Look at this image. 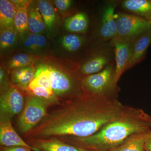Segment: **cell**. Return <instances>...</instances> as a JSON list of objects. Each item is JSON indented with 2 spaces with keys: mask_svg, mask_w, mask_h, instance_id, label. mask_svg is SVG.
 Instances as JSON below:
<instances>
[{
  "mask_svg": "<svg viewBox=\"0 0 151 151\" xmlns=\"http://www.w3.org/2000/svg\"><path fill=\"white\" fill-rule=\"evenodd\" d=\"M124 106L118 99L107 100L83 92L65 106L46 114L30 136L37 139L89 137L116 118Z\"/></svg>",
  "mask_w": 151,
  "mask_h": 151,
  "instance_id": "obj_1",
  "label": "cell"
},
{
  "mask_svg": "<svg viewBox=\"0 0 151 151\" xmlns=\"http://www.w3.org/2000/svg\"><path fill=\"white\" fill-rule=\"evenodd\" d=\"M151 131V116L140 108L125 105L116 118L94 134L69 137L66 143L89 151H110L134 134Z\"/></svg>",
  "mask_w": 151,
  "mask_h": 151,
  "instance_id": "obj_2",
  "label": "cell"
},
{
  "mask_svg": "<svg viewBox=\"0 0 151 151\" xmlns=\"http://www.w3.org/2000/svg\"><path fill=\"white\" fill-rule=\"evenodd\" d=\"M116 64L113 62L99 73L83 77V92L107 99H118L120 87L115 79Z\"/></svg>",
  "mask_w": 151,
  "mask_h": 151,
  "instance_id": "obj_3",
  "label": "cell"
},
{
  "mask_svg": "<svg viewBox=\"0 0 151 151\" xmlns=\"http://www.w3.org/2000/svg\"><path fill=\"white\" fill-rule=\"evenodd\" d=\"M115 19L116 35L114 40L135 41L151 29L150 21L133 14L120 13L115 14Z\"/></svg>",
  "mask_w": 151,
  "mask_h": 151,
  "instance_id": "obj_4",
  "label": "cell"
},
{
  "mask_svg": "<svg viewBox=\"0 0 151 151\" xmlns=\"http://www.w3.org/2000/svg\"><path fill=\"white\" fill-rule=\"evenodd\" d=\"M42 65L48 74L50 85L55 96L62 97L73 94L76 97L83 92V77L79 75V73L69 76L51 65Z\"/></svg>",
  "mask_w": 151,
  "mask_h": 151,
  "instance_id": "obj_5",
  "label": "cell"
},
{
  "mask_svg": "<svg viewBox=\"0 0 151 151\" xmlns=\"http://www.w3.org/2000/svg\"><path fill=\"white\" fill-rule=\"evenodd\" d=\"M50 102L35 96L28 98L25 106L18 119L19 130L23 134L31 131L46 116Z\"/></svg>",
  "mask_w": 151,
  "mask_h": 151,
  "instance_id": "obj_6",
  "label": "cell"
},
{
  "mask_svg": "<svg viewBox=\"0 0 151 151\" xmlns=\"http://www.w3.org/2000/svg\"><path fill=\"white\" fill-rule=\"evenodd\" d=\"M114 47L112 42L103 43L91 57L84 62L80 72L84 77L99 73L107 65L114 62Z\"/></svg>",
  "mask_w": 151,
  "mask_h": 151,
  "instance_id": "obj_7",
  "label": "cell"
},
{
  "mask_svg": "<svg viewBox=\"0 0 151 151\" xmlns=\"http://www.w3.org/2000/svg\"><path fill=\"white\" fill-rule=\"evenodd\" d=\"M24 97L18 89L10 87L3 91L0 97V118L11 119L23 108Z\"/></svg>",
  "mask_w": 151,
  "mask_h": 151,
  "instance_id": "obj_8",
  "label": "cell"
},
{
  "mask_svg": "<svg viewBox=\"0 0 151 151\" xmlns=\"http://www.w3.org/2000/svg\"><path fill=\"white\" fill-rule=\"evenodd\" d=\"M135 41L114 40L111 42L114 47L115 79L117 83L126 71L127 65L132 58Z\"/></svg>",
  "mask_w": 151,
  "mask_h": 151,
  "instance_id": "obj_9",
  "label": "cell"
},
{
  "mask_svg": "<svg viewBox=\"0 0 151 151\" xmlns=\"http://www.w3.org/2000/svg\"><path fill=\"white\" fill-rule=\"evenodd\" d=\"M116 2L110 1L104 7L101 17L99 35L103 43L111 42L116 35V24L115 11Z\"/></svg>",
  "mask_w": 151,
  "mask_h": 151,
  "instance_id": "obj_10",
  "label": "cell"
},
{
  "mask_svg": "<svg viewBox=\"0 0 151 151\" xmlns=\"http://www.w3.org/2000/svg\"><path fill=\"white\" fill-rule=\"evenodd\" d=\"M11 119L0 118V144L2 147H24L40 151L23 141L12 126Z\"/></svg>",
  "mask_w": 151,
  "mask_h": 151,
  "instance_id": "obj_11",
  "label": "cell"
},
{
  "mask_svg": "<svg viewBox=\"0 0 151 151\" xmlns=\"http://www.w3.org/2000/svg\"><path fill=\"white\" fill-rule=\"evenodd\" d=\"M30 145L40 151H89L54 137L34 139L32 141Z\"/></svg>",
  "mask_w": 151,
  "mask_h": 151,
  "instance_id": "obj_12",
  "label": "cell"
},
{
  "mask_svg": "<svg viewBox=\"0 0 151 151\" xmlns=\"http://www.w3.org/2000/svg\"><path fill=\"white\" fill-rule=\"evenodd\" d=\"M151 44V29L135 41L132 58L127 65L126 70L134 67L145 59L147 50Z\"/></svg>",
  "mask_w": 151,
  "mask_h": 151,
  "instance_id": "obj_13",
  "label": "cell"
},
{
  "mask_svg": "<svg viewBox=\"0 0 151 151\" xmlns=\"http://www.w3.org/2000/svg\"><path fill=\"white\" fill-rule=\"evenodd\" d=\"M151 132V131L134 134L110 151H145V145L150 137Z\"/></svg>",
  "mask_w": 151,
  "mask_h": 151,
  "instance_id": "obj_14",
  "label": "cell"
},
{
  "mask_svg": "<svg viewBox=\"0 0 151 151\" xmlns=\"http://www.w3.org/2000/svg\"><path fill=\"white\" fill-rule=\"evenodd\" d=\"M122 6L132 14L151 20V0H125L122 1Z\"/></svg>",
  "mask_w": 151,
  "mask_h": 151,
  "instance_id": "obj_15",
  "label": "cell"
},
{
  "mask_svg": "<svg viewBox=\"0 0 151 151\" xmlns=\"http://www.w3.org/2000/svg\"><path fill=\"white\" fill-rule=\"evenodd\" d=\"M17 9L10 1H0V28L8 27L14 28V22Z\"/></svg>",
  "mask_w": 151,
  "mask_h": 151,
  "instance_id": "obj_16",
  "label": "cell"
},
{
  "mask_svg": "<svg viewBox=\"0 0 151 151\" xmlns=\"http://www.w3.org/2000/svg\"><path fill=\"white\" fill-rule=\"evenodd\" d=\"M88 19L83 12L78 13L66 19L65 29L68 31L76 33L86 32L88 27Z\"/></svg>",
  "mask_w": 151,
  "mask_h": 151,
  "instance_id": "obj_17",
  "label": "cell"
},
{
  "mask_svg": "<svg viewBox=\"0 0 151 151\" xmlns=\"http://www.w3.org/2000/svg\"><path fill=\"white\" fill-rule=\"evenodd\" d=\"M28 17L29 29L30 32L36 34L43 32L45 25L37 5L28 7Z\"/></svg>",
  "mask_w": 151,
  "mask_h": 151,
  "instance_id": "obj_18",
  "label": "cell"
},
{
  "mask_svg": "<svg viewBox=\"0 0 151 151\" xmlns=\"http://www.w3.org/2000/svg\"><path fill=\"white\" fill-rule=\"evenodd\" d=\"M37 6L42 16L48 30L51 31L55 23V13L53 6L48 1L40 0Z\"/></svg>",
  "mask_w": 151,
  "mask_h": 151,
  "instance_id": "obj_19",
  "label": "cell"
},
{
  "mask_svg": "<svg viewBox=\"0 0 151 151\" xmlns=\"http://www.w3.org/2000/svg\"><path fill=\"white\" fill-rule=\"evenodd\" d=\"M37 58L35 57L25 53H19L13 57L9 62V66L11 69L27 67L33 65Z\"/></svg>",
  "mask_w": 151,
  "mask_h": 151,
  "instance_id": "obj_20",
  "label": "cell"
},
{
  "mask_svg": "<svg viewBox=\"0 0 151 151\" xmlns=\"http://www.w3.org/2000/svg\"><path fill=\"white\" fill-rule=\"evenodd\" d=\"M28 6L19 8L17 11L14 22V29L17 32L22 33L27 31L29 29L28 17Z\"/></svg>",
  "mask_w": 151,
  "mask_h": 151,
  "instance_id": "obj_21",
  "label": "cell"
},
{
  "mask_svg": "<svg viewBox=\"0 0 151 151\" xmlns=\"http://www.w3.org/2000/svg\"><path fill=\"white\" fill-rule=\"evenodd\" d=\"M17 32L14 28L8 27L1 29L0 48L1 50L8 48L15 43Z\"/></svg>",
  "mask_w": 151,
  "mask_h": 151,
  "instance_id": "obj_22",
  "label": "cell"
},
{
  "mask_svg": "<svg viewBox=\"0 0 151 151\" xmlns=\"http://www.w3.org/2000/svg\"><path fill=\"white\" fill-rule=\"evenodd\" d=\"M46 42V38L43 35L31 33L24 40L23 44L26 48L37 50L44 47Z\"/></svg>",
  "mask_w": 151,
  "mask_h": 151,
  "instance_id": "obj_23",
  "label": "cell"
},
{
  "mask_svg": "<svg viewBox=\"0 0 151 151\" xmlns=\"http://www.w3.org/2000/svg\"><path fill=\"white\" fill-rule=\"evenodd\" d=\"M83 42V38L76 34L64 36L62 40L63 46L66 50L70 52L78 50L82 46Z\"/></svg>",
  "mask_w": 151,
  "mask_h": 151,
  "instance_id": "obj_24",
  "label": "cell"
},
{
  "mask_svg": "<svg viewBox=\"0 0 151 151\" xmlns=\"http://www.w3.org/2000/svg\"><path fill=\"white\" fill-rule=\"evenodd\" d=\"M30 83L44 87L50 92L53 93L48 74L42 65L37 67L34 78Z\"/></svg>",
  "mask_w": 151,
  "mask_h": 151,
  "instance_id": "obj_25",
  "label": "cell"
},
{
  "mask_svg": "<svg viewBox=\"0 0 151 151\" xmlns=\"http://www.w3.org/2000/svg\"><path fill=\"white\" fill-rule=\"evenodd\" d=\"M27 89L32 93L34 96L47 100L50 103H55L56 99L54 94L44 87L30 83Z\"/></svg>",
  "mask_w": 151,
  "mask_h": 151,
  "instance_id": "obj_26",
  "label": "cell"
},
{
  "mask_svg": "<svg viewBox=\"0 0 151 151\" xmlns=\"http://www.w3.org/2000/svg\"><path fill=\"white\" fill-rule=\"evenodd\" d=\"M36 71V70L33 65L28 66L23 77L16 85L18 88L22 90L27 89L29 83L34 78Z\"/></svg>",
  "mask_w": 151,
  "mask_h": 151,
  "instance_id": "obj_27",
  "label": "cell"
},
{
  "mask_svg": "<svg viewBox=\"0 0 151 151\" xmlns=\"http://www.w3.org/2000/svg\"><path fill=\"white\" fill-rule=\"evenodd\" d=\"M28 67V66L21 68L13 70L12 74V79L15 85H16L21 80L27 70Z\"/></svg>",
  "mask_w": 151,
  "mask_h": 151,
  "instance_id": "obj_28",
  "label": "cell"
},
{
  "mask_svg": "<svg viewBox=\"0 0 151 151\" xmlns=\"http://www.w3.org/2000/svg\"><path fill=\"white\" fill-rule=\"evenodd\" d=\"M55 4L58 10L61 11L67 10L71 6L72 1L70 0H56Z\"/></svg>",
  "mask_w": 151,
  "mask_h": 151,
  "instance_id": "obj_29",
  "label": "cell"
},
{
  "mask_svg": "<svg viewBox=\"0 0 151 151\" xmlns=\"http://www.w3.org/2000/svg\"><path fill=\"white\" fill-rule=\"evenodd\" d=\"M31 149L24 147H1V151H32Z\"/></svg>",
  "mask_w": 151,
  "mask_h": 151,
  "instance_id": "obj_30",
  "label": "cell"
},
{
  "mask_svg": "<svg viewBox=\"0 0 151 151\" xmlns=\"http://www.w3.org/2000/svg\"><path fill=\"white\" fill-rule=\"evenodd\" d=\"M16 7L17 9L29 6L30 2L28 1H10Z\"/></svg>",
  "mask_w": 151,
  "mask_h": 151,
  "instance_id": "obj_31",
  "label": "cell"
},
{
  "mask_svg": "<svg viewBox=\"0 0 151 151\" xmlns=\"http://www.w3.org/2000/svg\"><path fill=\"white\" fill-rule=\"evenodd\" d=\"M145 151H151V132L150 137L148 139L145 145Z\"/></svg>",
  "mask_w": 151,
  "mask_h": 151,
  "instance_id": "obj_32",
  "label": "cell"
},
{
  "mask_svg": "<svg viewBox=\"0 0 151 151\" xmlns=\"http://www.w3.org/2000/svg\"><path fill=\"white\" fill-rule=\"evenodd\" d=\"M150 23H151V20L150 21Z\"/></svg>",
  "mask_w": 151,
  "mask_h": 151,
  "instance_id": "obj_33",
  "label": "cell"
}]
</instances>
